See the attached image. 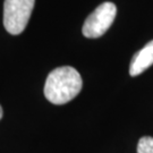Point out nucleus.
<instances>
[{"instance_id": "nucleus-3", "label": "nucleus", "mask_w": 153, "mask_h": 153, "mask_svg": "<svg viewBox=\"0 0 153 153\" xmlns=\"http://www.w3.org/2000/svg\"><path fill=\"white\" fill-rule=\"evenodd\" d=\"M117 15V7L112 2H103L98 6L85 19L82 32L85 38L97 39L102 36L112 25Z\"/></svg>"}, {"instance_id": "nucleus-2", "label": "nucleus", "mask_w": 153, "mask_h": 153, "mask_svg": "<svg viewBox=\"0 0 153 153\" xmlns=\"http://www.w3.org/2000/svg\"><path fill=\"white\" fill-rule=\"evenodd\" d=\"M35 5V0H5L4 26L6 31L17 35L25 30Z\"/></svg>"}, {"instance_id": "nucleus-1", "label": "nucleus", "mask_w": 153, "mask_h": 153, "mask_svg": "<svg viewBox=\"0 0 153 153\" xmlns=\"http://www.w3.org/2000/svg\"><path fill=\"white\" fill-rule=\"evenodd\" d=\"M83 88L79 73L71 66H61L50 71L44 84V97L53 104H65Z\"/></svg>"}, {"instance_id": "nucleus-6", "label": "nucleus", "mask_w": 153, "mask_h": 153, "mask_svg": "<svg viewBox=\"0 0 153 153\" xmlns=\"http://www.w3.org/2000/svg\"><path fill=\"white\" fill-rule=\"evenodd\" d=\"M2 115H4V111H2V108H1V105H0V119L2 118Z\"/></svg>"}, {"instance_id": "nucleus-5", "label": "nucleus", "mask_w": 153, "mask_h": 153, "mask_svg": "<svg viewBox=\"0 0 153 153\" xmlns=\"http://www.w3.org/2000/svg\"><path fill=\"white\" fill-rule=\"evenodd\" d=\"M137 153H153V137L143 136L137 144Z\"/></svg>"}, {"instance_id": "nucleus-4", "label": "nucleus", "mask_w": 153, "mask_h": 153, "mask_svg": "<svg viewBox=\"0 0 153 153\" xmlns=\"http://www.w3.org/2000/svg\"><path fill=\"white\" fill-rule=\"evenodd\" d=\"M153 64V40L145 44L138 52H136L131 61L129 74L131 76H137L146 71Z\"/></svg>"}]
</instances>
